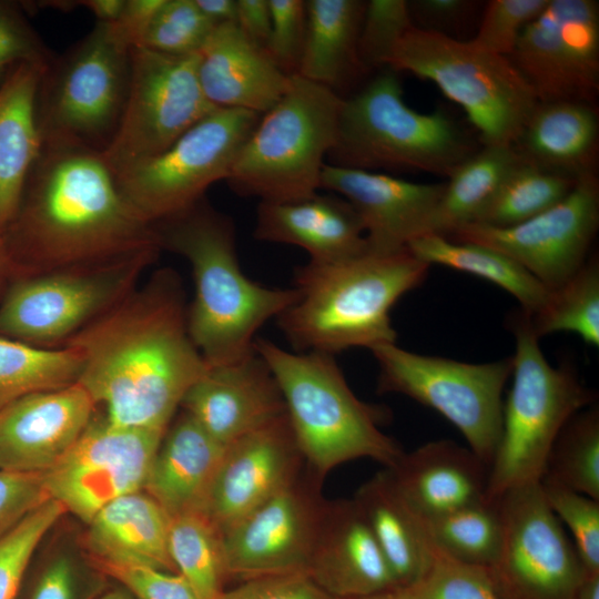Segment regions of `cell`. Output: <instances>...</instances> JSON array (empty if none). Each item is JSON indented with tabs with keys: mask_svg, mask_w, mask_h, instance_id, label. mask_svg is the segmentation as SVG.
Returning <instances> with one entry per match:
<instances>
[{
	"mask_svg": "<svg viewBox=\"0 0 599 599\" xmlns=\"http://www.w3.org/2000/svg\"><path fill=\"white\" fill-rule=\"evenodd\" d=\"M81 358L79 384L114 425L166 430L209 365L187 329L177 273L158 270L140 290L60 347Z\"/></svg>",
	"mask_w": 599,
	"mask_h": 599,
	"instance_id": "obj_1",
	"label": "cell"
},
{
	"mask_svg": "<svg viewBox=\"0 0 599 599\" xmlns=\"http://www.w3.org/2000/svg\"><path fill=\"white\" fill-rule=\"evenodd\" d=\"M6 230L9 262L18 256L28 272L21 277L161 250L154 224L121 192L102 153L79 148L43 146Z\"/></svg>",
	"mask_w": 599,
	"mask_h": 599,
	"instance_id": "obj_2",
	"label": "cell"
},
{
	"mask_svg": "<svg viewBox=\"0 0 599 599\" xmlns=\"http://www.w3.org/2000/svg\"><path fill=\"white\" fill-rule=\"evenodd\" d=\"M428 270L408 248L309 261L295 272L297 298L276 317L277 325L295 352L335 355L396 343L390 311L425 282Z\"/></svg>",
	"mask_w": 599,
	"mask_h": 599,
	"instance_id": "obj_3",
	"label": "cell"
},
{
	"mask_svg": "<svg viewBox=\"0 0 599 599\" xmlns=\"http://www.w3.org/2000/svg\"><path fill=\"white\" fill-rule=\"evenodd\" d=\"M154 226L161 248L191 265L195 294L187 329L206 364H230L252 354L256 332L295 302L296 290L265 287L248 278L238 263L232 220L203 199Z\"/></svg>",
	"mask_w": 599,
	"mask_h": 599,
	"instance_id": "obj_4",
	"label": "cell"
},
{
	"mask_svg": "<svg viewBox=\"0 0 599 599\" xmlns=\"http://www.w3.org/2000/svg\"><path fill=\"white\" fill-rule=\"evenodd\" d=\"M254 349L280 386L306 467L317 478L324 480L335 467L359 458L384 468L398 461L403 448L380 429L388 410L353 393L334 355L288 352L265 338H256Z\"/></svg>",
	"mask_w": 599,
	"mask_h": 599,
	"instance_id": "obj_5",
	"label": "cell"
},
{
	"mask_svg": "<svg viewBox=\"0 0 599 599\" xmlns=\"http://www.w3.org/2000/svg\"><path fill=\"white\" fill-rule=\"evenodd\" d=\"M343 102L336 91L292 74L284 95L262 114L242 146L225 180L229 186L267 203L316 194Z\"/></svg>",
	"mask_w": 599,
	"mask_h": 599,
	"instance_id": "obj_6",
	"label": "cell"
},
{
	"mask_svg": "<svg viewBox=\"0 0 599 599\" xmlns=\"http://www.w3.org/2000/svg\"><path fill=\"white\" fill-rule=\"evenodd\" d=\"M397 72L385 68L344 100L331 165L414 170L448 175L476 149L445 112H419L405 103Z\"/></svg>",
	"mask_w": 599,
	"mask_h": 599,
	"instance_id": "obj_7",
	"label": "cell"
},
{
	"mask_svg": "<svg viewBox=\"0 0 599 599\" xmlns=\"http://www.w3.org/2000/svg\"><path fill=\"white\" fill-rule=\"evenodd\" d=\"M515 335L512 383L502 404L501 435L489 466L486 498L542 480L550 449L571 416L595 403V394L569 365L552 366L520 311L509 316Z\"/></svg>",
	"mask_w": 599,
	"mask_h": 599,
	"instance_id": "obj_8",
	"label": "cell"
},
{
	"mask_svg": "<svg viewBox=\"0 0 599 599\" xmlns=\"http://www.w3.org/2000/svg\"><path fill=\"white\" fill-rule=\"evenodd\" d=\"M386 68L436 84L465 111L483 145H512L538 104L508 57L416 27L399 40Z\"/></svg>",
	"mask_w": 599,
	"mask_h": 599,
	"instance_id": "obj_9",
	"label": "cell"
},
{
	"mask_svg": "<svg viewBox=\"0 0 599 599\" xmlns=\"http://www.w3.org/2000/svg\"><path fill=\"white\" fill-rule=\"evenodd\" d=\"M132 48L112 23L97 26L47 65L38 94L43 146L103 152L119 126Z\"/></svg>",
	"mask_w": 599,
	"mask_h": 599,
	"instance_id": "obj_10",
	"label": "cell"
},
{
	"mask_svg": "<svg viewBox=\"0 0 599 599\" xmlns=\"http://www.w3.org/2000/svg\"><path fill=\"white\" fill-rule=\"evenodd\" d=\"M377 365V392L405 395L433 408L465 437L490 466L501 435L502 393L512 358L464 363L406 351L396 343L370 349Z\"/></svg>",
	"mask_w": 599,
	"mask_h": 599,
	"instance_id": "obj_11",
	"label": "cell"
},
{
	"mask_svg": "<svg viewBox=\"0 0 599 599\" xmlns=\"http://www.w3.org/2000/svg\"><path fill=\"white\" fill-rule=\"evenodd\" d=\"M261 116L214 110L164 151L113 169L121 192L151 224L190 210L210 185L227 179Z\"/></svg>",
	"mask_w": 599,
	"mask_h": 599,
	"instance_id": "obj_12",
	"label": "cell"
},
{
	"mask_svg": "<svg viewBox=\"0 0 599 599\" xmlns=\"http://www.w3.org/2000/svg\"><path fill=\"white\" fill-rule=\"evenodd\" d=\"M158 254L20 277L0 304V336L62 346L126 297Z\"/></svg>",
	"mask_w": 599,
	"mask_h": 599,
	"instance_id": "obj_13",
	"label": "cell"
},
{
	"mask_svg": "<svg viewBox=\"0 0 599 599\" xmlns=\"http://www.w3.org/2000/svg\"><path fill=\"white\" fill-rule=\"evenodd\" d=\"M197 77V53L170 55L136 47L124 110L102 156L112 169L155 155L216 110Z\"/></svg>",
	"mask_w": 599,
	"mask_h": 599,
	"instance_id": "obj_14",
	"label": "cell"
},
{
	"mask_svg": "<svg viewBox=\"0 0 599 599\" xmlns=\"http://www.w3.org/2000/svg\"><path fill=\"white\" fill-rule=\"evenodd\" d=\"M497 501L502 542L488 570L505 599H576L586 572L541 484L510 490Z\"/></svg>",
	"mask_w": 599,
	"mask_h": 599,
	"instance_id": "obj_15",
	"label": "cell"
},
{
	"mask_svg": "<svg viewBox=\"0 0 599 599\" xmlns=\"http://www.w3.org/2000/svg\"><path fill=\"white\" fill-rule=\"evenodd\" d=\"M166 430L124 427L92 417L69 450L47 471L50 499L89 524L109 502L143 490Z\"/></svg>",
	"mask_w": 599,
	"mask_h": 599,
	"instance_id": "obj_16",
	"label": "cell"
},
{
	"mask_svg": "<svg viewBox=\"0 0 599 599\" xmlns=\"http://www.w3.org/2000/svg\"><path fill=\"white\" fill-rule=\"evenodd\" d=\"M322 483L306 467L294 483L222 534L226 581L307 573L328 506Z\"/></svg>",
	"mask_w": 599,
	"mask_h": 599,
	"instance_id": "obj_17",
	"label": "cell"
},
{
	"mask_svg": "<svg viewBox=\"0 0 599 599\" xmlns=\"http://www.w3.org/2000/svg\"><path fill=\"white\" fill-rule=\"evenodd\" d=\"M538 102L595 103L599 92V3L549 0L508 57Z\"/></svg>",
	"mask_w": 599,
	"mask_h": 599,
	"instance_id": "obj_18",
	"label": "cell"
},
{
	"mask_svg": "<svg viewBox=\"0 0 599 599\" xmlns=\"http://www.w3.org/2000/svg\"><path fill=\"white\" fill-rule=\"evenodd\" d=\"M598 226L599 182L590 174L559 203L526 222L505 229L468 224L447 237L495 248L554 290L587 262Z\"/></svg>",
	"mask_w": 599,
	"mask_h": 599,
	"instance_id": "obj_19",
	"label": "cell"
},
{
	"mask_svg": "<svg viewBox=\"0 0 599 599\" xmlns=\"http://www.w3.org/2000/svg\"><path fill=\"white\" fill-rule=\"evenodd\" d=\"M305 468L285 413L225 446L199 512L223 534Z\"/></svg>",
	"mask_w": 599,
	"mask_h": 599,
	"instance_id": "obj_20",
	"label": "cell"
},
{
	"mask_svg": "<svg viewBox=\"0 0 599 599\" xmlns=\"http://www.w3.org/2000/svg\"><path fill=\"white\" fill-rule=\"evenodd\" d=\"M444 185L328 163L321 173V189L349 202L364 226L368 250L378 253L406 250L428 233Z\"/></svg>",
	"mask_w": 599,
	"mask_h": 599,
	"instance_id": "obj_21",
	"label": "cell"
},
{
	"mask_svg": "<svg viewBox=\"0 0 599 599\" xmlns=\"http://www.w3.org/2000/svg\"><path fill=\"white\" fill-rule=\"evenodd\" d=\"M97 405L79 384L24 395L0 410V470L44 473L74 444Z\"/></svg>",
	"mask_w": 599,
	"mask_h": 599,
	"instance_id": "obj_22",
	"label": "cell"
},
{
	"mask_svg": "<svg viewBox=\"0 0 599 599\" xmlns=\"http://www.w3.org/2000/svg\"><path fill=\"white\" fill-rule=\"evenodd\" d=\"M180 407L223 446L286 413L280 386L256 351L234 363L209 366Z\"/></svg>",
	"mask_w": 599,
	"mask_h": 599,
	"instance_id": "obj_23",
	"label": "cell"
},
{
	"mask_svg": "<svg viewBox=\"0 0 599 599\" xmlns=\"http://www.w3.org/2000/svg\"><path fill=\"white\" fill-rule=\"evenodd\" d=\"M307 575L336 599L398 587L354 499L328 500Z\"/></svg>",
	"mask_w": 599,
	"mask_h": 599,
	"instance_id": "obj_24",
	"label": "cell"
},
{
	"mask_svg": "<svg viewBox=\"0 0 599 599\" xmlns=\"http://www.w3.org/2000/svg\"><path fill=\"white\" fill-rule=\"evenodd\" d=\"M197 77L217 109L268 111L286 92L291 75L252 43L235 22L216 24L197 52Z\"/></svg>",
	"mask_w": 599,
	"mask_h": 599,
	"instance_id": "obj_25",
	"label": "cell"
},
{
	"mask_svg": "<svg viewBox=\"0 0 599 599\" xmlns=\"http://www.w3.org/2000/svg\"><path fill=\"white\" fill-rule=\"evenodd\" d=\"M422 518L437 517L486 499L489 466L450 439L428 441L387 468Z\"/></svg>",
	"mask_w": 599,
	"mask_h": 599,
	"instance_id": "obj_26",
	"label": "cell"
},
{
	"mask_svg": "<svg viewBox=\"0 0 599 599\" xmlns=\"http://www.w3.org/2000/svg\"><path fill=\"white\" fill-rule=\"evenodd\" d=\"M254 237L302 247L315 262L336 261L368 248L362 221L349 202L318 193L296 202H260Z\"/></svg>",
	"mask_w": 599,
	"mask_h": 599,
	"instance_id": "obj_27",
	"label": "cell"
},
{
	"mask_svg": "<svg viewBox=\"0 0 599 599\" xmlns=\"http://www.w3.org/2000/svg\"><path fill=\"white\" fill-rule=\"evenodd\" d=\"M47 65L20 63L0 82V232L14 220L43 149L38 94Z\"/></svg>",
	"mask_w": 599,
	"mask_h": 599,
	"instance_id": "obj_28",
	"label": "cell"
},
{
	"mask_svg": "<svg viewBox=\"0 0 599 599\" xmlns=\"http://www.w3.org/2000/svg\"><path fill=\"white\" fill-rule=\"evenodd\" d=\"M224 448L183 412L167 427L143 490L171 518L200 511Z\"/></svg>",
	"mask_w": 599,
	"mask_h": 599,
	"instance_id": "obj_29",
	"label": "cell"
},
{
	"mask_svg": "<svg viewBox=\"0 0 599 599\" xmlns=\"http://www.w3.org/2000/svg\"><path fill=\"white\" fill-rule=\"evenodd\" d=\"M88 525L85 544L93 562L176 572L169 552L171 517L144 490L109 502Z\"/></svg>",
	"mask_w": 599,
	"mask_h": 599,
	"instance_id": "obj_30",
	"label": "cell"
},
{
	"mask_svg": "<svg viewBox=\"0 0 599 599\" xmlns=\"http://www.w3.org/2000/svg\"><path fill=\"white\" fill-rule=\"evenodd\" d=\"M599 119L595 104L538 102L512 146L521 159L575 180L596 174Z\"/></svg>",
	"mask_w": 599,
	"mask_h": 599,
	"instance_id": "obj_31",
	"label": "cell"
},
{
	"mask_svg": "<svg viewBox=\"0 0 599 599\" xmlns=\"http://www.w3.org/2000/svg\"><path fill=\"white\" fill-rule=\"evenodd\" d=\"M368 524L396 585L409 588L430 568L437 549L423 518L398 490L384 468L365 481L353 497Z\"/></svg>",
	"mask_w": 599,
	"mask_h": 599,
	"instance_id": "obj_32",
	"label": "cell"
},
{
	"mask_svg": "<svg viewBox=\"0 0 599 599\" xmlns=\"http://www.w3.org/2000/svg\"><path fill=\"white\" fill-rule=\"evenodd\" d=\"M366 2L306 1V34L295 74L332 90L361 70L357 43Z\"/></svg>",
	"mask_w": 599,
	"mask_h": 599,
	"instance_id": "obj_33",
	"label": "cell"
},
{
	"mask_svg": "<svg viewBox=\"0 0 599 599\" xmlns=\"http://www.w3.org/2000/svg\"><path fill=\"white\" fill-rule=\"evenodd\" d=\"M407 248L420 261L443 265L484 278L511 294L527 314L537 312L549 290L516 261L501 252L471 242H457L446 236L426 234Z\"/></svg>",
	"mask_w": 599,
	"mask_h": 599,
	"instance_id": "obj_34",
	"label": "cell"
},
{
	"mask_svg": "<svg viewBox=\"0 0 599 599\" xmlns=\"http://www.w3.org/2000/svg\"><path fill=\"white\" fill-rule=\"evenodd\" d=\"M519 160L512 145H483L476 150L444 182L427 234L447 237L471 224Z\"/></svg>",
	"mask_w": 599,
	"mask_h": 599,
	"instance_id": "obj_35",
	"label": "cell"
},
{
	"mask_svg": "<svg viewBox=\"0 0 599 599\" xmlns=\"http://www.w3.org/2000/svg\"><path fill=\"white\" fill-rule=\"evenodd\" d=\"M578 181L520 158L471 224L505 229L526 222L564 200Z\"/></svg>",
	"mask_w": 599,
	"mask_h": 599,
	"instance_id": "obj_36",
	"label": "cell"
},
{
	"mask_svg": "<svg viewBox=\"0 0 599 599\" xmlns=\"http://www.w3.org/2000/svg\"><path fill=\"white\" fill-rule=\"evenodd\" d=\"M520 313L530 332L540 339L557 332L573 333L589 345L599 346V261L591 255L560 286L549 290L545 304L535 313Z\"/></svg>",
	"mask_w": 599,
	"mask_h": 599,
	"instance_id": "obj_37",
	"label": "cell"
},
{
	"mask_svg": "<svg viewBox=\"0 0 599 599\" xmlns=\"http://www.w3.org/2000/svg\"><path fill=\"white\" fill-rule=\"evenodd\" d=\"M435 548L467 565L489 568L502 542V518L497 500L487 498L454 511L423 518Z\"/></svg>",
	"mask_w": 599,
	"mask_h": 599,
	"instance_id": "obj_38",
	"label": "cell"
},
{
	"mask_svg": "<svg viewBox=\"0 0 599 599\" xmlns=\"http://www.w3.org/2000/svg\"><path fill=\"white\" fill-rule=\"evenodd\" d=\"M81 366L70 347H37L0 336V410L24 395L77 383Z\"/></svg>",
	"mask_w": 599,
	"mask_h": 599,
	"instance_id": "obj_39",
	"label": "cell"
},
{
	"mask_svg": "<svg viewBox=\"0 0 599 599\" xmlns=\"http://www.w3.org/2000/svg\"><path fill=\"white\" fill-rule=\"evenodd\" d=\"M169 552L175 571L190 583L199 599H217L227 582L223 538L202 512L171 518Z\"/></svg>",
	"mask_w": 599,
	"mask_h": 599,
	"instance_id": "obj_40",
	"label": "cell"
},
{
	"mask_svg": "<svg viewBox=\"0 0 599 599\" xmlns=\"http://www.w3.org/2000/svg\"><path fill=\"white\" fill-rule=\"evenodd\" d=\"M542 480L599 500V408L577 412L558 434Z\"/></svg>",
	"mask_w": 599,
	"mask_h": 599,
	"instance_id": "obj_41",
	"label": "cell"
},
{
	"mask_svg": "<svg viewBox=\"0 0 599 599\" xmlns=\"http://www.w3.org/2000/svg\"><path fill=\"white\" fill-rule=\"evenodd\" d=\"M65 512L49 499L0 538V599H18L37 547Z\"/></svg>",
	"mask_w": 599,
	"mask_h": 599,
	"instance_id": "obj_42",
	"label": "cell"
},
{
	"mask_svg": "<svg viewBox=\"0 0 599 599\" xmlns=\"http://www.w3.org/2000/svg\"><path fill=\"white\" fill-rule=\"evenodd\" d=\"M215 26L199 9L195 0H165L141 47L170 55L194 54Z\"/></svg>",
	"mask_w": 599,
	"mask_h": 599,
	"instance_id": "obj_43",
	"label": "cell"
},
{
	"mask_svg": "<svg viewBox=\"0 0 599 599\" xmlns=\"http://www.w3.org/2000/svg\"><path fill=\"white\" fill-rule=\"evenodd\" d=\"M545 499L565 524L586 575L599 573V500L548 480H541Z\"/></svg>",
	"mask_w": 599,
	"mask_h": 599,
	"instance_id": "obj_44",
	"label": "cell"
},
{
	"mask_svg": "<svg viewBox=\"0 0 599 599\" xmlns=\"http://www.w3.org/2000/svg\"><path fill=\"white\" fill-rule=\"evenodd\" d=\"M406 590L412 599H505L488 568L456 561L438 550L425 576Z\"/></svg>",
	"mask_w": 599,
	"mask_h": 599,
	"instance_id": "obj_45",
	"label": "cell"
},
{
	"mask_svg": "<svg viewBox=\"0 0 599 599\" xmlns=\"http://www.w3.org/2000/svg\"><path fill=\"white\" fill-rule=\"evenodd\" d=\"M412 27L407 1L366 2L357 43L362 71L387 67L395 47Z\"/></svg>",
	"mask_w": 599,
	"mask_h": 599,
	"instance_id": "obj_46",
	"label": "cell"
},
{
	"mask_svg": "<svg viewBox=\"0 0 599 599\" xmlns=\"http://www.w3.org/2000/svg\"><path fill=\"white\" fill-rule=\"evenodd\" d=\"M548 1H488L470 42L485 51L509 57L524 29L545 9Z\"/></svg>",
	"mask_w": 599,
	"mask_h": 599,
	"instance_id": "obj_47",
	"label": "cell"
},
{
	"mask_svg": "<svg viewBox=\"0 0 599 599\" xmlns=\"http://www.w3.org/2000/svg\"><path fill=\"white\" fill-rule=\"evenodd\" d=\"M271 33L265 52L285 74H295L306 34V1L268 0Z\"/></svg>",
	"mask_w": 599,
	"mask_h": 599,
	"instance_id": "obj_48",
	"label": "cell"
},
{
	"mask_svg": "<svg viewBox=\"0 0 599 599\" xmlns=\"http://www.w3.org/2000/svg\"><path fill=\"white\" fill-rule=\"evenodd\" d=\"M52 59L18 6L0 1V82L20 63L49 64Z\"/></svg>",
	"mask_w": 599,
	"mask_h": 599,
	"instance_id": "obj_49",
	"label": "cell"
},
{
	"mask_svg": "<svg viewBox=\"0 0 599 599\" xmlns=\"http://www.w3.org/2000/svg\"><path fill=\"white\" fill-rule=\"evenodd\" d=\"M93 565L116 580L135 599H199L190 583L177 572L143 565Z\"/></svg>",
	"mask_w": 599,
	"mask_h": 599,
	"instance_id": "obj_50",
	"label": "cell"
},
{
	"mask_svg": "<svg viewBox=\"0 0 599 599\" xmlns=\"http://www.w3.org/2000/svg\"><path fill=\"white\" fill-rule=\"evenodd\" d=\"M49 499L43 473L0 470V538Z\"/></svg>",
	"mask_w": 599,
	"mask_h": 599,
	"instance_id": "obj_51",
	"label": "cell"
},
{
	"mask_svg": "<svg viewBox=\"0 0 599 599\" xmlns=\"http://www.w3.org/2000/svg\"><path fill=\"white\" fill-rule=\"evenodd\" d=\"M217 599H336L305 572L272 575L237 582Z\"/></svg>",
	"mask_w": 599,
	"mask_h": 599,
	"instance_id": "obj_52",
	"label": "cell"
},
{
	"mask_svg": "<svg viewBox=\"0 0 599 599\" xmlns=\"http://www.w3.org/2000/svg\"><path fill=\"white\" fill-rule=\"evenodd\" d=\"M93 593L94 589L75 559L60 554L40 570L28 599H90Z\"/></svg>",
	"mask_w": 599,
	"mask_h": 599,
	"instance_id": "obj_53",
	"label": "cell"
},
{
	"mask_svg": "<svg viewBox=\"0 0 599 599\" xmlns=\"http://www.w3.org/2000/svg\"><path fill=\"white\" fill-rule=\"evenodd\" d=\"M414 27L450 37L476 13L478 1L414 0L407 1Z\"/></svg>",
	"mask_w": 599,
	"mask_h": 599,
	"instance_id": "obj_54",
	"label": "cell"
},
{
	"mask_svg": "<svg viewBox=\"0 0 599 599\" xmlns=\"http://www.w3.org/2000/svg\"><path fill=\"white\" fill-rule=\"evenodd\" d=\"M165 0H125L119 18L112 23L131 47H141L146 31Z\"/></svg>",
	"mask_w": 599,
	"mask_h": 599,
	"instance_id": "obj_55",
	"label": "cell"
},
{
	"mask_svg": "<svg viewBox=\"0 0 599 599\" xmlns=\"http://www.w3.org/2000/svg\"><path fill=\"white\" fill-rule=\"evenodd\" d=\"M235 23L252 43L265 50L271 33L268 0H236Z\"/></svg>",
	"mask_w": 599,
	"mask_h": 599,
	"instance_id": "obj_56",
	"label": "cell"
},
{
	"mask_svg": "<svg viewBox=\"0 0 599 599\" xmlns=\"http://www.w3.org/2000/svg\"><path fill=\"white\" fill-rule=\"evenodd\" d=\"M195 3L214 24L236 20V0H195Z\"/></svg>",
	"mask_w": 599,
	"mask_h": 599,
	"instance_id": "obj_57",
	"label": "cell"
},
{
	"mask_svg": "<svg viewBox=\"0 0 599 599\" xmlns=\"http://www.w3.org/2000/svg\"><path fill=\"white\" fill-rule=\"evenodd\" d=\"M124 3L125 0L77 1V6L87 8L101 23H113L121 14Z\"/></svg>",
	"mask_w": 599,
	"mask_h": 599,
	"instance_id": "obj_58",
	"label": "cell"
},
{
	"mask_svg": "<svg viewBox=\"0 0 599 599\" xmlns=\"http://www.w3.org/2000/svg\"><path fill=\"white\" fill-rule=\"evenodd\" d=\"M576 599H599V573L585 575Z\"/></svg>",
	"mask_w": 599,
	"mask_h": 599,
	"instance_id": "obj_59",
	"label": "cell"
},
{
	"mask_svg": "<svg viewBox=\"0 0 599 599\" xmlns=\"http://www.w3.org/2000/svg\"><path fill=\"white\" fill-rule=\"evenodd\" d=\"M354 599H412L405 588L395 587L373 595Z\"/></svg>",
	"mask_w": 599,
	"mask_h": 599,
	"instance_id": "obj_60",
	"label": "cell"
},
{
	"mask_svg": "<svg viewBox=\"0 0 599 599\" xmlns=\"http://www.w3.org/2000/svg\"><path fill=\"white\" fill-rule=\"evenodd\" d=\"M94 599H135L129 591H126L124 588H116L111 589L108 591H104L100 593Z\"/></svg>",
	"mask_w": 599,
	"mask_h": 599,
	"instance_id": "obj_61",
	"label": "cell"
},
{
	"mask_svg": "<svg viewBox=\"0 0 599 599\" xmlns=\"http://www.w3.org/2000/svg\"><path fill=\"white\" fill-rule=\"evenodd\" d=\"M10 266L8 253L4 246L3 238L0 236V277L4 271Z\"/></svg>",
	"mask_w": 599,
	"mask_h": 599,
	"instance_id": "obj_62",
	"label": "cell"
}]
</instances>
